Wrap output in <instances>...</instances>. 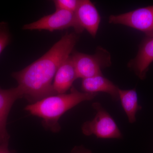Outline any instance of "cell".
<instances>
[{
    "mask_svg": "<svg viewBox=\"0 0 153 153\" xmlns=\"http://www.w3.org/2000/svg\"><path fill=\"white\" fill-rule=\"evenodd\" d=\"M78 40L76 33H66L42 57L12 74L23 98L33 103L56 94L53 88L55 74L71 55Z\"/></svg>",
    "mask_w": 153,
    "mask_h": 153,
    "instance_id": "6da1fadb",
    "label": "cell"
},
{
    "mask_svg": "<svg viewBox=\"0 0 153 153\" xmlns=\"http://www.w3.org/2000/svg\"><path fill=\"white\" fill-rule=\"evenodd\" d=\"M96 95V93L80 92L72 87L69 93L47 97L27 105L25 109L30 114L42 118L45 128L57 132L61 129L59 119L65 112L80 102L92 100Z\"/></svg>",
    "mask_w": 153,
    "mask_h": 153,
    "instance_id": "7a4b0ae2",
    "label": "cell"
},
{
    "mask_svg": "<svg viewBox=\"0 0 153 153\" xmlns=\"http://www.w3.org/2000/svg\"><path fill=\"white\" fill-rule=\"evenodd\" d=\"M71 56L77 77L82 79L102 75L101 69L108 67L111 63L109 52L100 47L94 55L75 51Z\"/></svg>",
    "mask_w": 153,
    "mask_h": 153,
    "instance_id": "3957f363",
    "label": "cell"
},
{
    "mask_svg": "<svg viewBox=\"0 0 153 153\" xmlns=\"http://www.w3.org/2000/svg\"><path fill=\"white\" fill-rule=\"evenodd\" d=\"M92 107L97 114L93 120L82 125V133L85 135H94L102 139H120L122 134L114 120L100 102H94Z\"/></svg>",
    "mask_w": 153,
    "mask_h": 153,
    "instance_id": "277c9868",
    "label": "cell"
},
{
    "mask_svg": "<svg viewBox=\"0 0 153 153\" xmlns=\"http://www.w3.org/2000/svg\"><path fill=\"white\" fill-rule=\"evenodd\" d=\"M72 27L76 33H82L83 29L79 25L75 13L56 10L53 13L47 15L36 22L23 26L24 30H46L50 32Z\"/></svg>",
    "mask_w": 153,
    "mask_h": 153,
    "instance_id": "5b68a950",
    "label": "cell"
},
{
    "mask_svg": "<svg viewBox=\"0 0 153 153\" xmlns=\"http://www.w3.org/2000/svg\"><path fill=\"white\" fill-rule=\"evenodd\" d=\"M110 24L121 25L141 31L146 36H153V5L109 17Z\"/></svg>",
    "mask_w": 153,
    "mask_h": 153,
    "instance_id": "8992f818",
    "label": "cell"
},
{
    "mask_svg": "<svg viewBox=\"0 0 153 153\" xmlns=\"http://www.w3.org/2000/svg\"><path fill=\"white\" fill-rule=\"evenodd\" d=\"M153 62V36H146L140 44L137 56L128 63L141 79H144L151 63Z\"/></svg>",
    "mask_w": 153,
    "mask_h": 153,
    "instance_id": "52a82bcc",
    "label": "cell"
},
{
    "mask_svg": "<svg viewBox=\"0 0 153 153\" xmlns=\"http://www.w3.org/2000/svg\"><path fill=\"white\" fill-rule=\"evenodd\" d=\"M80 27L95 37L100 23V15L95 6L89 0H80L75 12Z\"/></svg>",
    "mask_w": 153,
    "mask_h": 153,
    "instance_id": "ba28073f",
    "label": "cell"
},
{
    "mask_svg": "<svg viewBox=\"0 0 153 153\" xmlns=\"http://www.w3.org/2000/svg\"><path fill=\"white\" fill-rule=\"evenodd\" d=\"M78 78L71 55L62 63L55 74L53 88L55 94L66 93Z\"/></svg>",
    "mask_w": 153,
    "mask_h": 153,
    "instance_id": "9c48e42d",
    "label": "cell"
},
{
    "mask_svg": "<svg viewBox=\"0 0 153 153\" xmlns=\"http://www.w3.org/2000/svg\"><path fill=\"white\" fill-rule=\"evenodd\" d=\"M82 88L86 93L105 92L110 94L114 100L119 99V88L102 75L82 79Z\"/></svg>",
    "mask_w": 153,
    "mask_h": 153,
    "instance_id": "30bf717a",
    "label": "cell"
},
{
    "mask_svg": "<svg viewBox=\"0 0 153 153\" xmlns=\"http://www.w3.org/2000/svg\"><path fill=\"white\" fill-rule=\"evenodd\" d=\"M119 99L125 112L127 116L128 121L133 123L136 120V114L142 107L138 104V96L136 89L122 90L119 89Z\"/></svg>",
    "mask_w": 153,
    "mask_h": 153,
    "instance_id": "8fae6325",
    "label": "cell"
},
{
    "mask_svg": "<svg viewBox=\"0 0 153 153\" xmlns=\"http://www.w3.org/2000/svg\"><path fill=\"white\" fill-rule=\"evenodd\" d=\"M22 98V94L18 87L8 89H3L0 87V115L7 119L15 102Z\"/></svg>",
    "mask_w": 153,
    "mask_h": 153,
    "instance_id": "7c38bea8",
    "label": "cell"
},
{
    "mask_svg": "<svg viewBox=\"0 0 153 153\" xmlns=\"http://www.w3.org/2000/svg\"><path fill=\"white\" fill-rule=\"evenodd\" d=\"M11 41V35L6 22H0V55Z\"/></svg>",
    "mask_w": 153,
    "mask_h": 153,
    "instance_id": "4fadbf2b",
    "label": "cell"
},
{
    "mask_svg": "<svg viewBox=\"0 0 153 153\" xmlns=\"http://www.w3.org/2000/svg\"><path fill=\"white\" fill-rule=\"evenodd\" d=\"M80 2V0H55L54 1L56 10H64L75 13Z\"/></svg>",
    "mask_w": 153,
    "mask_h": 153,
    "instance_id": "5bb4252c",
    "label": "cell"
},
{
    "mask_svg": "<svg viewBox=\"0 0 153 153\" xmlns=\"http://www.w3.org/2000/svg\"><path fill=\"white\" fill-rule=\"evenodd\" d=\"M7 121L0 115V144L9 143L10 136L7 130Z\"/></svg>",
    "mask_w": 153,
    "mask_h": 153,
    "instance_id": "9a60e30c",
    "label": "cell"
},
{
    "mask_svg": "<svg viewBox=\"0 0 153 153\" xmlns=\"http://www.w3.org/2000/svg\"><path fill=\"white\" fill-rule=\"evenodd\" d=\"M71 153H92V152L84 147L83 146H76L74 147L72 150Z\"/></svg>",
    "mask_w": 153,
    "mask_h": 153,
    "instance_id": "2e32d148",
    "label": "cell"
},
{
    "mask_svg": "<svg viewBox=\"0 0 153 153\" xmlns=\"http://www.w3.org/2000/svg\"><path fill=\"white\" fill-rule=\"evenodd\" d=\"M0 153H15L9 150L8 143L0 144Z\"/></svg>",
    "mask_w": 153,
    "mask_h": 153,
    "instance_id": "e0dca14e",
    "label": "cell"
}]
</instances>
